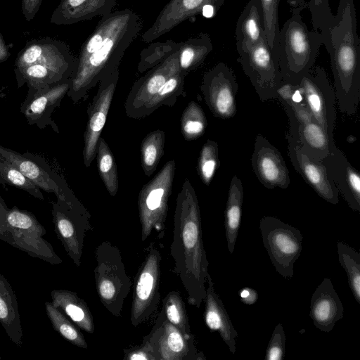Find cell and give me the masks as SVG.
Returning a JSON list of instances; mask_svg holds the SVG:
<instances>
[{"label":"cell","mask_w":360,"mask_h":360,"mask_svg":"<svg viewBox=\"0 0 360 360\" xmlns=\"http://www.w3.org/2000/svg\"><path fill=\"white\" fill-rule=\"evenodd\" d=\"M141 28L140 16L131 9L116 11L101 18L77 57L67 93L73 102L83 99L103 77L119 68Z\"/></svg>","instance_id":"1"},{"label":"cell","mask_w":360,"mask_h":360,"mask_svg":"<svg viewBox=\"0 0 360 360\" xmlns=\"http://www.w3.org/2000/svg\"><path fill=\"white\" fill-rule=\"evenodd\" d=\"M170 254L174 261L173 271L181 279L188 304L200 308L205 297L209 262L202 241L199 203L188 178L176 198Z\"/></svg>","instance_id":"2"},{"label":"cell","mask_w":360,"mask_h":360,"mask_svg":"<svg viewBox=\"0 0 360 360\" xmlns=\"http://www.w3.org/2000/svg\"><path fill=\"white\" fill-rule=\"evenodd\" d=\"M354 0H339L329 27L320 32L330 58L336 102L347 115L356 113L360 101V43Z\"/></svg>","instance_id":"3"},{"label":"cell","mask_w":360,"mask_h":360,"mask_svg":"<svg viewBox=\"0 0 360 360\" xmlns=\"http://www.w3.org/2000/svg\"><path fill=\"white\" fill-rule=\"evenodd\" d=\"M304 5L292 8V15L280 30L278 64L284 82L298 84L314 65L322 45L319 31L309 30L302 20Z\"/></svg>","instance_id":"4"},{"label":"cell","mask_w":360,"mask_h":360,"mask_svg":"<svg viewBox=\"0 0 360 360\" xmlns=\"http://www.w3.org/2000/svg\"><path fill=\"white\" fill-rule=\"evenodd\" d=\"M46 231L30 212L9 208L0 196V239L29 255L52 265L63 262L43 236Z\"/></svg>","instance_id":"5"},{"label":"cell","mask_w":360,"mask_h":360,"mask_svg":"<svg viewBox=\"0 0 360 360\" xmlns=\"http://www.w3.org/2000/svg\"><path fill=\"white\" fill-rule=\"evenodd\" d=\"M95 258L94 272L98 297L112 315L119 317L131 287L121 252L110 242L103 241L95 250Z\"/></svg>","instance_id":"6"},{"label":"cell","mask_w":360,"mask_h":360,"mask_svg":"<svg viewBox=\"0 0 360 360\" xmlns=\"http://www.w3.org/2000/svg\"><path fill=\"white\" fill-rule=\"evenodd\" d=\"M175 168L174 160H169L139 192L138 209L143 242L153 231L161 233L165 229Z\"/></svg>","instance_id":"7"},{"label":"cell","mask_w":360,"mask_h":360,"mask_svg":"<svg viewBox=\"0 0 360 360\" xmlns=\"http://www.w3.org/2000/svg\"><path fill=\"white\" fill-rule=\"evenodd\" d=\"M259 230L276 271L285 279L292 278L294 264L302 250L303 236L300 230L270 216L261 219Z\"/></svg>","instance_id":"8"},{"label":"cell","mask_w":360,"mask_h":360,"mask_svg":"<svg viewBox=\"0 0 360 360\" xmlns=\"http://www.w3.org/2000/svg\"><path fill=\"white\" fill-rule=\"evenodd\" d=\"M161 260V253L152 243L134 280L130 321L135 327L147 321L159 306Z\"/></svg>","instance_id":"9"},{"label":"cell","mask_w":360,"mask_h":360,"mask_svg":"<svg viewBox=\"0 0 360 360\" xmlns=\"http://www.w3.org/2000/svg\"><path fill=\"white\" fill-rule=\"evenodd\" d=\"M307 106L314 118L334 141V129L337 119L336 97L328 75L323 68L314 65L298 84Z\"/></svg>","instance_id":"10"},{"label":"cell","mask_w":360,"mask_h":360,"mask_svg":"<svg viewBox=\"0 0 360 360\" xmlns=\"http://www.w3.org/2000/svg\"><path fill=\"white\" fill-rule=\"evenodd\" d=\"M239 55L238 61L262 101L277 98L283 81L278 60L264 39Z\"/></svg>","instance_id":"11"},{"label":"cell","mask_w":360,"mask_h":360,"mask_svg":"<svg viewBox=\"0 0 360 360\" xmlns=\"http://www.w3.org/2000/svg\"><path fill=\"white\" fill-rule=\"evenodd\" d=\"M51 214L57 238L74 264L79 266L86 233L92 229L91 214L82 203L70 205L58 199L52 202Z\"/></svg>","instance_id":"12"},{"label":"cell","mask_w":360,"mask_h":360,"mask_svg":"<svg viewBox=\"0 0 360 360\" xmlns=\"http://www.w3.org/2000/svg\"><path fill=\"white\" fill-rule=\"evenodd\" d=\"M0 155L16 167L39 188L48 193H53L57 199L68 204L81 203L65 179L53 170L40 156L30 153L22 154L1 145Z\"/></svg>","instance_id":"13"},{"label":"cell","mask_w":360,"mask_h":360,"mask_svg":"<svg viewBox=\"0 0 360 360\" xmlns=\"http://www.w3.org/2000/svg\"><path fill=\"white\" fill-rule=\"evenodd\" d=\"M33 64L47 67L66 78H72L77 68V58L66 43L46 37L27 41L17 56L15 69Z\"/></svg>","instance_id":"14"},{"label":"cell","mask_w":360,"mask_h":360,"mask_svg":"<svg viewBox=\"0 0 360 360\" xmlns=\"http://www.w3.org/2000/svg\"><path fill=\"white\" fill-rule=\"evenodd\" d=\"M200 90L212 114L221 119H230L236 113L238 85L233 70L219 62L206 71Z\"/></svg>","instance_id":"15"},{"label":"cell","mask_w":360,"mask_h":360,"mask_svg":"<svg viewBox=\"0 0 360 360\" xmlns=\"http://www.w3.org/2000/svg\"><path fill=\"white\" fill-rule=\"evenodd\" d=\"M151 344L156 360H205L198 351L194 336H185L167 319L162 308L150 332L144 336Z\"/></svg>","instance_id":"16"},{"label":"cell","mask_w":360,"mask_h":360,"mask_svg":"<svg viewBox=\"0 0 360 360\" xmlns=\"http://www.w3.org/2000/svg\"><path fill=\"white\" fill-rule=\"evenodd\" d=\"M118 79V68L103 77L99 82L97 93L87 109L88 120L83 149V160L86 167L96 158L98 141L105 124Z\"/></svg>","instance_id":"17"},{"label":"cell","mask_w":360,"mask_h":360,"mask_svg":"<svg viewBox=\"0 0 360 360\" xmlns=\"http://www.w3.org/2000/svg\"><path fill=\"white\" fill-rule=\"evenodd\" d=\"M179 70L177 51L134 82L124 103L126 115L133 119H140L147 103L165 82Z\"/></svg>","instance_id":"18"},{"label":"cell","mask_w":360,"mask_h":360,"mask_svg":"<svg viewBox=\"0 0 360 360\" xmlns=\"http://www.w3.org/2000/svg\"><path fill=\"white\" fill-rule=\"evenodd\" d=\"M226 0H169L153 25L142 34L146 43L167 33L184 21L210 8L217 12Z\"/></svg>","instance_id":"19"},{"label":"cell","mask_w":360,"mask_h":360,"mask_svg":"<svg viewBox=\"0 0 360 360\" xmlns=\"http://www.w3.org/2000/svg\"><path fill=\"white\" fill-rule=\"evenodd\" d=\"M71 79L41 89L28 87L27 96L22 103L20 110L29 124H36L43 129L51 126L57 133V124L51 119L53 110L58 108L68 93Z\"/></svg>","instance_id":"20"},{"label":"cell","mask_w":360,"mask_h":360,"mask_svg":"<svg viewBox=\"0 0 360 360\" xmlns=\"http://www.w3.org/2000/svg\"><path fill=\"white\" fill-rule=\"evenodd\" d=\"M251 163L257 179L266 188L285 189L290 185L289 170L281 153L261 134L255 137Z\"/></svg>","instance_id":"21"},{"label":"cell","mask_w":360,"mask_h":360,"mask_svg":"<svg viewBox=\"0 0 360 360\" xmlns=\"http://www.w3.org/2000/svg\"><path fill=\"white\" fill-rule=\"evenodd\" d=\"M285 136L288 156L297 172L319 197L328 202L337 205L339 202V191L328 177L322 162L309 157L289 132Z\"/></svg>","instance_id":"22"},{"label":"cell","mask_w":360,"mask_h":360,"mask_svg":"<svg viewBox=\"0 0 360 360\" xmlns=\"http://www.w3.org/2000/svg\"><path fill=\"white\" fill-rule=\"evenodd\" d=\"M328 177L337 187L349 207L360 212V176L345 154L338 148L322 161Z\"/></svg>","instance_id":"23"},{"label":"cell","mask_w":360,"mask_h":360,"mask_svg":"<svg viewBox=\"0 0 360 360\" xmlns=\"http://www.w3.org/2000/svg\"><path fill=\"white\" fill-rule=\"evenodd\" d=\"M344 307L332 281L325 278L312 294L309 316L314 326L322 332H330L343 318Z\"/></svg>","instance_id":"24"},{"label":"cell","mask_w":360,"mask_h":360,"mask_svg":"<svg viewBox=\"0 0 360 360\" xmlns=\"http://www.w3.org/2000/svg\"><path fill=\"white\" fill-rule=\"evenodd\" d=\"M283 108L288 118V132L309 157L321 162L337 149L335 143L330 141L327 134L315 120L299 122L289 108Z\"/></svg>","instance_id":"25"},{"label":"cell","mask_w":360,"mask_h":360,"mask_svg":"<svg viewBox=\"0 0 360 360\" xmlns=\"http://www.w3.org/2000/svg\"><path fill=\"white\" fill-rule=\"evenodd\" d=\"M204 320L207 326L219 333L230 352L234 354L236 350L238 332L233 327L226 308L218 294L215 292L214 284L210 274L207 275Z\"/></svg>","instance_id":"26"},{"label":"cell","mask_w":360,"mask_h":360,"mask_svg":"<svg viewBox=\"0 0 360 360\" xmlns=\"http://www.w3.org/2000/svg\"><path fill=\"white\" fill-rule=\"evenodd\" d=\"M117 0H61L54 10L51 22L72 25L112 13Z\"/></svg>","instance_id":"27"},{"label":"cell","mask_w":360,"mask_h":360,"mask_svg":"<svg viewBox=\"0 0 360 360\" xmlns=\"http://www.w3.org/2000/svg\"><path fill=\"white\" fill-rule=\"evenodd\" d=\"M236 50L240 54L266 39L257 0H249L236 26Z\"/></svg>","instance_id":"28"},{"label":"cell","mask_w":360,"mask_h":360,"mask_svg":"<svg viewBox=\"0 0 360 360\" xmlns=\"http://www.w3.org/2000/svg\"><path fill=\"white\" fill-rule=\"evenodd\" d=\"M0 323L9 339L19 348L22 345V328L18 302L13 288L0 273Z\"/></svg>","instance_id":"29"},{"label":"cell","mask_w":360,"mask_h":360,"mask_svg":"<svg viewBox=\"0 0 360 360\" xmlns=\"http://www.w3.org/2000/svg\"><path fill=\"white\" fill-rule=\"evenodd\" d=\"M51 303L61 310L82 330L94 333L95 325L87 304L75 292L53 290L51 292Z\"/></svg>","instance_id":"30"},{"label":"cell","mask_w":360,"mask_h":360,"mask_svg":"<svg viewBox=\"0 0 360 360\" xmlns=\"http://www.w3.org/2000/svg\"><path fill=\"white\" fill-rule=\"evenodd\" d=\"M243 188L241 180L234 175L230 183L225 210V235L227 248L232 254L235 249L241 221Z\"/></svg>","instance_id":"31"},{"label":"cell","mask_w":360,"mask_h":360,"mask_svg":"<svg viewBox=\"0 0 360 360\" xmlns=\"http://www.w3.org/2000/svg\"><path fill=\"white\" fill-rule=\"evenodd\" d=\"M212 50V42L207 33H200L198 36L179 42V70L187 75L190 72L198 68Z\"/></svg>","instance_id":"32"},{"label":"cell","mask_w":360,"mask_h":360,"mask_svg":"<svg viewBox=\"0 0 360 360\" xmlns=\"http://www.w3.org/2000/svg\"><path fill=\"white\" fill-rule=\"evenodd\" d=\"M186 75L179 70L170 77L143 108L140 119L152 114L162 105L173 106L179 96H186L184 80Z\"/></svg>","instance_id":"33"},{"label":"cell","mask_w":360,"mask_h":360,"mask_svg":"<svg viewBox=\"0 0 360 360\" xmlns=\"http://www.w3.org/2000/svg\"><path fill=\"white\" fill-rule=\"evenodd\" d=\"M281 0H257L261 22L268 46L278 60V6Z\"/></svg>","instance_id":"34"},{"label":"cell","mask_w":360,"mask_h":360,"mask_svg":"<svg viewBox=\"0 0 360 360\" xmlns=\"http://www.w3.org/2000/svg\"><path fill=\"white\" fill-rule=\"evenodd\" d=\"M96 156L101 179L109 194L115 196L119 184L117 165L110 148L102 137L98 139Z\"/></svg>","instance_id":"35"},{"label":"cell","mask_w":360,"mask_h":360,"mask_svg":"<svg viewBox=\"0 0 360 360\" xmlns=\"http://www.w3.org/2000/svg\"><path fill=\"white\" fill-rule=\"evenodd\" d=\"M165 134L157 129L148 134L141 144V161L144 174L150 176L157 169L164 153Z\"/></svg>","instance_id":"36"},{"label":"cell","mask_w":360,"mask_h":360,"mask_svg":"<svg viewBox=\"0 0 360 360\" xmlns=\"http://www.w3.org/2000/svg\"><path fill=\"white\" fill-rule=\"evenodd\" d=\"M338 260L345 269L354 300L360 304V254L347 244L337 243Z\"/></svg>","instance_id":"37"},{"label":"cell","mask_w":360,"mask_h":360,"mask_svg":"<svg viewBox=\"0 0 360 360\" xmlns=\"http://www.w3.org/2000/svg\"><path fill=\"white\" fill-rule=\"evenodd\" d=\"M277 98L283 107L289 108L299 122L314 120L312 117L299 84L282 81L277 90Z\"/></svg>","instance_id":"38"},{"label":"cell","mask_w":360,"mask_h":360,"mask_svg":"<svg viewBox=\"0 0 360 360\" xmlns=\"http://www.w3.org/2000/svg\"><path fill=\"white\" fill-rule=\"evenodd\" d=\"M45 309L53 329L71 344L83 348L88 347L83 334L68 319L65 314L51 302H45Z\"/></svg>","instance_id":"39"},{"label":"cell","mask_w":360,"mask_h":360,"mask_svg":"<svg viewBox=\"0 0 360 360\" xmlns=\"http://www.w3.org/2000/svg\"><path fill=\"white\" fill-rule=\"evenodd\" d=\"M166 319L176 327L185 336H193L186 312L185 303L179 293L170 291L162 300V307Z\"/></svg>","instance_id":"40"},{"label":"cell","mask_w":360,"mask_h":360,"mask_svg":"<svg viewBox=\"0 0 360 360\" xmlns=\"http://www.w3.org/2000/svg\"><path fill=\"white\" fill-rule=\"evenodd\" d=\"M207 119L202 108L195 101H191L184 109L181 120V134L187 141H192L203 135L207 127Z\"/></svg>","instance_id":"41"},{"label":"cell","mask_w":360,"mask_h":360,"mask_svg":"<svg viewBox=\"0 0 360 360\" xmlns=\"http://www.w3.org/2000/svg\"><path fill=\"white\" fill-rule=\"evenodd\" d=\"M179 48V43L172 39L150 44L140 53L138 71L142 73L151 69L176 52Z\"/></svg>","instance_id":"42"},{"label":"cell","mask_w":360,"mask_h":360,"mask_svg":"<svg viewBox=\"0 0 360 360\" xmlns=\"http://www.w3.org/2000/svg\"><path fill=\"white\" fill-rule=\"evenodd\" d=\"M0 184L13 186L27 192L34 198L44 200L40 188L30 181L16 167L1 155Z\"/></svg>","instance_id":"43"},{"label":"cell","mask_w":360,"mask_h":360,"mask_svg":"<svg viewBox=\"0 0 360 360\" xmlns=\"http://www.w3.org/2000/svg\"><path fill=\"white\" fill-rule=\"evenodd\" d=\"M291 7L304 5L307 3L311 14V20L314 30L319 32L326 30L332 23L335 15L329 4V0H286Z\"/></svg>","instance_id":"44"},{"label":"cell","mask_w":360,"mask_h":360,"mask_svg":"<svg viewBox=\"0 0 360 360\" xmlns=\"http://www.w3.org/2000/svg\"><path fill=\"white\" fill-rule=\"evenodd\" d=\"M219 167L218 144L216 141L207 139L201 148L197 165L198 176L205 185L210 184Z\"/></svg>","instance_id":"45"},{"label":"cell","mask_w":360,"mask_h":360,"mask_svg":"<svg viewBox=\"0 0 360 360\" xmlns=\"http://www.w3.org/2000/svg\"><path fill=\"white\" fill-rule=\"evenodd\" d=\"M285 335L281 323H278L272 333L266 348V360H282L285 350Z\"/></svg>","instance_id":"46"},{"label":"cell","mask_w":360,"mask_h":360,"mask_svg":"<svg viewBox=\"0 0 360 360\" xmlns=\"http://www.w3.org/2000/svg\"><path fill=\"white\" fill-rule=\"evenodd\" d=\"M124 360H156L150 342L145 337L138 346L124 349Z\"/></svg>","instance_id":"47"},{"label":"cell","mask_w":360,"mask_h":360,"mask_svg":"<svg viewBox=\"0 0 360 360\" xmlns=\"http://www.w3.org/2000/svg\"><path fill=\"white\" fill-rule=\"evenodd\" d=\"M42 0H22V13L27 21L34 19Z\"/></svg>","instance_id":"48"},{"label":"cell","mask_w":360,"mask_h":360,"mask_svg":"<svg viewBox=\"0 0 360 360\" xmlns=\"http://www.w3.org/2000/svg\"><path fill=\"white\" fill-rule=\"evenodd\" d=\"M240 300L246 304H253L258 298L257 291L249 287L241 289L239 292Z\"/></svg>","instance_id":"49"},{"label":"cell","mask_w":360,"mask_h":360,"mask_svg":"<svg viewBox=\"0 0 360 360\" xmlns=\"http://www.w3.org/2000/svg\"><path fill=\"white\" fill-rule=\"evenodd\" d=\"M10 56V52L8 46L0 33V63L6 61Z\"/></svg>","instance_id":"50"},{"label":"cell","mask_w":360,"mask_h":360,"mask_svg":"<svg viewBox=\"0 0 360 360\" xmlns=\"http://www.w3.org/2000/svg\"><path fill=\"white\" fill-rule=\"evenodd\" d=\"M0 359H1V356H0Z\"/></svg>","instance_id":"51"}]
</instances>
